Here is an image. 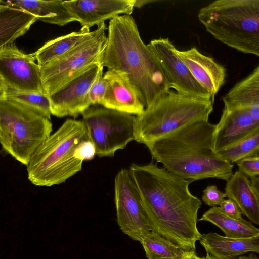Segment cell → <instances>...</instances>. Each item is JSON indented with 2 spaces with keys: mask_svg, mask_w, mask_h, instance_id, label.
<instances>
[{
  "mask_svg": "<svg viewBox=\"0 0 259 259\" xmlns=\"http://www.w3.org/2000/svg\"><path fill=\"white\" fill-rule=\"evenodd\" d=\"M82 115L89 140L100 157H113L134 140L135 115L98 107L89 108Z\"/></svg>",
  "mask_w": 259,
  "mask_h": 259,
  "instance_id": "9c48e42d",
  "label": "cell"
},
{
  "mask_svg": "<svg viewBox=\"0 0 259 259\" xmlns=\"http://www.w3.org/2000/svg\"><path fill=\"white\" fill-rule=\"evenodd\" d=\"M130 171L139 191L151 231L184 251L196 250L201 234L197 226L202 205L189 186L193 182L151 162L132 164Z\"/></svg>",
  "mask_w": 259,
  "mask_h": 259,
  "instance_id": "6da1fadb",
  "label": "cell"
},
{
  "mask_svg": "<svg viewBox=\"0 0 259 259\" xmlns=\"http://www.w3.org/2000/svg\"><path fill=\"white\" fill-rule=\"evenodd\" d=\"M82 120L68 119L36 150L26 166L28 180L37 186L51 187L64 183L82 169L83 162L74 152L89 140Z\"/></svg>",
  "mask_w": 259,
  "mask_h": 259,
  "instance_id": "277c9868",
  "label": "cell"
},
{
  "mask_svg": "<svg viewBox=\"0 0 259 259\" xmlns=\"http://www.w3.org/2000/svg\"><path fill=\"white\" fill-rule=\"evenodd\" d=\"M107 30L101 64L124 75L145 109L151 107L171 89L159 62L131 15L110 19Z\"/></svg>",
  "mask_w": 259,
  "mask_h": 259,
  "instance_id": "7a4b0ae2",
  "label": "cell"
},
{
  "mask_svg": "<svg viewBox=\"0 0 259 259\" xmlns=\"http://www.w3.org/2000/svg\"><path fill=\"white\" fill-rule=\"evenodd\" d=\"M148 259H179L184 251L158 234L150 231L140 242Z\"/></svg>",
  "mask_w": 259,
  "mask_h": 259,
  "instance_id": "d4e9b609",
  "label": "cell"
},
{
  "mask_svg": "<svg viewBox=\"0 0 259 259\" xmlns=\"http://www.w3.org/2000/svg\"><path fill=\"white\" fill-rule=\"evenodd\" d=\"M2 3L27 12L45 23L63 26L76 21L63 0H7Z\"/></svg>",
  "mask_w": 259,
  "mask_h": 259,
  "instance_id": "ffe728a7",
  "label": "cell"
},
{
  "mask_svg": "<svg viewBox=\"0 0 259 259\" xmlns=\"http://www.w3.org/2000/svg\"><path fill=\"white\" fill-rule=\"evenodd\" d=\"M194 259H217V258H215L214 257L212 256L209 253H206V255L205 257H198L197 255V254H196L194 257Z\"/></svg>",
  "mask_w": 259,
  "mask_h": 259,
  "instance_id": "d590c367",
  "label": "cell"
},
{
  "mask_svg": "<svg viewBox=\"0 0 259 259\" xmlns=\"http://www.w3.org/2000/svg\"><path fill=\"white\" fill-rule=\"evenodd\" d=\"M37 21L34 15L22 9L0 4V49L14 43Z\"/></svg>",
  "mask_w": 259,
  "mask_h": 259,
  "instance_id": "7402d4cb",
  "label": "cell"
},
{
  "mask_svg": "<svg viewBox=\"0 0 259 259\" xmlns=\"http://www.w3.org/2000/svg\"><path fill=\"white\" fill-rule=\"evenodd\" d=\"M103 76L107 83L101 104L103 107L133 115L144 111V105L124 75L108 70Z\"/></svg>",
  "mask_w": 259,
  "mask_h": 259,
  "instance_id": "e0dca14e",
  "label": "cell"
},
{
  "mask_svg": "<svg viewBox=\"0 0 259 259\" xmlns=\"http://www.w3.org/2000/svg\"><path fill=\"white\" fill-rule=\"evenodd\" d=\"M176 52L196 80L207 91L213 104L216 94L225 82V67L201 53L195 46L185 51L176 49Z\"/></svg>",
  "mask_w": 259,
  "mask_h": 259,
  "instance_id": "2e32d148",
  "label": "cell"
},
{
  "mask_svg": "<svg viewBox=\"0 0 259 259\" xmlns=\"http://www.w3.org/2000/svg\"><path fill=\"white\" fill-rule=\"evenodd\" d=\"M181 257H182V256L180 258H179V259H181Z\"/></svg>",
  "mask_w": 259,
  "mask_h": 259,
  "instance_id": "ab89813d",
  "label": "cell"
},
{
  "mask_svg": "<svg viewBox=\"0 0 259 259\" xmlns=\"http://www.w3.org/2000/svg\"><path fill=\"white\" fill-rule=\"evenodd\" d=\"M96 155L95 145L89 139L81 142L74 152L75 158L82 162L92 160Z\"/></svg>",
  "mask_w": 259,
  "mask_h": 259,
  "instance_id": "4dcf8cb0",
  "label": "cell"
},
{
  "mask_svg": "<svg viewBox=\"0 0 259 259\" xmlns=\"http://www.w3.org/2000/svg\"><path fill=\"white\" fill-rule=\"evenodd\" d=\"M225 197V193L219 190L216 185H210L203 191L201 198L205 204L213 207L219 206Z\"/></svg>",
  "mask_w": 259,
  "mask_h": 259,
  "instance_id": "f1b7e54d",
  "label": "cell"
},
{
  "mask_svg": "<svg viewBox=\"0 0 259 259\" xmlns=\"http://www.w3.org/2000/svg\"><path fill=\"white\" fill-rule=\"evenodd\" d=\"M103 68L101 67L89 90V97L91 105H101L106 92L107 83L103 76Z\"/></svg>",
  "mask_w": 259,
  "mask_h": 259,
  "instance_id": "83f0119b",
  "label": "cell"
},
{
  "mask_svg": "<svg viewBox=\"0 0 259 259\" xmlns=\"http://www.w3.org/2000/svg\"><path fill=\"white\" fill-rule=\"evenodd\" d=\"M117 222L121 230L140 242L150 231L141 197L129 169H122L114 179Z\"/></svg>",
  "mask_w": 259,
  "mask_h": 259,
  "instance_id": "30bf717a",
  "label": "cell"
},
{
  "mask_svg": "<svg viewBox=\"0 0 259 259\" xmlns=\"http://www.w3.org/2000/svg\"><path fill=\"white\" fill-rule=\"evenodd\" d=\"M90 28L81 27L77 31L49 40L33 53L35 61L42 66L64 55L91 34Z\"/></svg>",
  "mask_w": 259,
  "mask_h": 259,
  "instance_id": "603a6c76",
  "label": "cell"
},
{
  "mask_svg": "<svg viewBox=\"0 0 259 259\" xmlns=\"http://www.w3.org/2000/svg\"><path fill=\"white\" fill-rule=\"evenodd\" d=\"M0 89L6 90L7 87L2 79L0 78Z\"/></svg>",
  "mask_w": 259,
  "mask_h": 259,
  "instance_id": "74e56055",
  "label": "cell"
},
{
  "mask_svg": "<svg viewBox=\"0 0 259 259\" xmlns=\"http://www.w3.org/2000/svg\"><path fill=\"white\" fill-rule=\"evenodd\" d=\"M207 221L219 228L225 236L233 238H247L259 235V229L250 221L243 218L236 219L222 212L218 207H213L205 211L198 220Z\"/></svg>",
  "mask_w": 259,
  "mask_h": 259,
  "instance_id": "cb8c5ba5",
  "label": "cell"
},
{
  "mask_svg": "<svg viewBox=\"0 0 259 259\" xmlns=\"http://www.w3.org/2000/svg\"><path fill=\"white\" fill-rule=\"evenodd\" d=\"M52 132L50 119L10 99L0 100V144L22 164L27 165Z\"/></svg>",
  "mask_w": 259,
  "mask_h": 259,
  "instance_id": "52a82bcc",
  "label": "cell"
},
{
  "mask_svg": "<svg viewBox=\"0 0 259 259\" xmlns=\"http://www.w3.org/2000/svg\"><path fill=\"white\" fill-rule=\"evenodd\" d=\"M213 105L210 99L185 96L169 90L135 116L134 140L145 145L192 122L208 120Z\"/></svg>",
  "mask_w": 259,
  "mask_h": 259,
  "instance_id": "8992f818",
  "label": "cell"
},
{
  "mask_svg": "<svg viewBox=\"0 0 259 259\" xmlns=\"http://www.w3.org/2000/svg\"><path fill=\"white\" fill-rule=\"evenodd\" d=\"M100 63L91 65L49 96L51 114L57 117H77L91 105L89 92L102 67Z\"/></svg>",
  "mask_w": 259,
  "mask_h": 259,
  "instance_id": "4fadbf2b",
  "label": "cell"
},
{
  "mask_svg": "<svg viewBox=\"0 0 259 259\" xmlns=\"http://www.w3.org/2000/svg\"><path fill=\"white\" fill-rule=\"evenodd\" d=\"M2 4V0H0V4Z\"/></svg>",
  "mask_w": 259,
  "mask_h": 259,
  "instance_id": "f35d334b",
  "label": "cell"
},
{
  "mask_svg": "<svg viewBox=\"0 0 259 259\" xmlns=\"http://www.w3.org/2000/svg\"><path fill=\"white\" fill-rule=\"evenodd\" d=\"M155 2V1H150V0H135V2L134 4V7H136L138 8H141L144 5L148 4L150 3H153Z\"/></svg>",
  "mask_w": 259,
  "mask_h": 259,
  "instance_id": "d6a6232c",
  "label": "cell"
},
{
  "mask_svg": "<svg viewBox=\"0 0 259 259\" xmlns=\"http://www.w3.org/2000/svg\"><path fill=\"white\" fill-rule=\"evenodd\" d=\"M33 54H26L12 43L0 49V78L7 89L44 93L40 66Z\"/></svg>",
  "mask_w": 259,
  "mask_h": 259,
  "instance_id": "8fae6325",
  "label": "cell"
},
{
  "mask_svg": "<svg viewBox=\"0 0 259 259\" xmlns=\"http://www.w3.org/2000/svg\"><path fill=\"white\" fill-rule=\"evenodd\" d=\"M217 153L232 164L246 157L259 155V130Z\"/></svg>",
  "mask_w": 259,
  "mask_h": 259,
  "instance_id": "484cf974",
  "label": "cell"
},
{
  "mask_svg": "<svg viewBox=\"0 0 259 259\" xmlns=\"http://www.w3.org/2000/svg\"><path fill=\"white\" fill-rule=\"evenodd\" d=\"M238 259H259L258 256L255 252H251L248 255H241L238 257Z\"/></svg>",
  "mask_w": 259,
  "mask_h": 259,
  "instance_id": "e575fe53",
  "label": "cell"
},
{
  "mask_svg": "<svg viewBox=\"0 0 259 259\" xmlns=\"http://www.w3.org/2000/svg\"><path fill=\"white\" fill-rule=\"evenodd\" d=\"M218 207L222 212L228 217L236 219L242 218L241 210L236 202L232 199H224Z\"/></svg>",
  "mask_w": 259,
  "mask_h": 259,
  "instance_id": "1f68e13d",
  "label": "cell"
},
{
  "mask_svg": "<svg viewBox=\"0 0 259 259\" xmlns=\"http://www.w3.org/2000/svg\"><path fill=\"white\" fill-rule=\"evenodd\" d=\"M222 100L224 104L248 109L253 119L259 122V66L230 89Z\"/></svg>",
  "mask_w": 259,
  "mask_h": 259,
  "instance_id": "44dd1931",
  "label": "cell"
},
{
  "mask_svg": "<svg viewBox=\"0 0 259 259\" xmlns=\"http://www.w3.org/2000/svg\"><path fill=\"white\" fill-rule=\"evenodd\" d=\"M215 127L208 120L194 121L145 146L156 162L177 176L192 182L209 178L227 181L234 165L213 151Z\"/></svg>",
  "mask_w": 259,
  "mask_h": 259,
  "instance_id": "3957f363",
  "label": "cell"
},
{
  "mask_svg": "<svg viewBox=\"0 0 259 259\" xmlns=\"http://www.w3.org/2000/svg\"><path fill=\"white\" fill-rule=\"evenodd\" d=\"M6 98L16 102L51 120L49 95L44 93L25 92L6 90Z\"/></svg>",
  "mask_w": 259,
  "mask_h": 259,
  "instance_id": "4316f807",
  "label": "cell"
},
{
  "mask_svg": "<svg viewBox=\"0 0 259 259\" xmlns=\"http://www.w3.org/2000/svg\"><path fill=\"white\" fill-rule=\"evenodd\" d=\"M224 193L250 222L259 225V193L252 188L248 177L236 171L227 181Z\"/></svg>",
  "mask_w": 259,
  "mask_h": 259,
  "instance_id": "d6986e66",
  "label": "cell"
},
{
  "mask_svg": "<svg viewBox=\"0 0 259 259\" xmlns=\"http://www.w3.org/2000/svg\"><path fill=\"white\" fill-rule=\"evenodd\" d=\"M238 171L250 178L259 175V155L243 158L236 163Z\"/></svg>",
  "mask_w": 259,
  "mask_h": 259,
  "instance_id": "f546056e",
  "label": "cell"
},
{
  "mask_svg": "<svg viewBox=\"0 0 259 259\" xmlns=\"http://www.w3.org/2000/svg\"><path fill=\"white\" fill-rule=\"evenodd\" d=\"M258 130L259 122L253 119L248 109L224 104L213 133V150L221 151Z\"/></svg>",
  "mask_w": 259,
  "mask_h": 259,
  "instance_id": "9a60e30c",
  "label": "cell"
},
{
  "mask_svg": "<svg viewBox=\"0 0 259 259\" xmlns=\"http://www.w3.org/2000/svg\"><path fill=\"white\" fill-rule=\"evenodd\" d=\"M147 46L159 62L171 89L181 95L211 99L207 91L194 78L168 38L152 39Z\"/></svg>",
  "mask_w": 259,
  "mask_h": 259,
  "instance_id": "7c38bea8",
  "label": "cell"
},
{
  "mask_svg": "<svg viewBox=\"0 0 259 259\" xmlns=\"http://www.w3.org/2000/svg\"><path fill=\"white\" fill-rule=\"evenodd\" d=\"M135 0H70L64 4L81 27L98 26L121 15H131Z\"/></svg>",
  "mask_w": 259,
  "mask_h": 259,
  "instance_id": "5bb4252c",
  "label": "cell"
},
{
  "mask_svg": "<svg viewBox=\"0 0 259 259\" xmlns=\"http://www.w3.org/2000/svg\"><path fill=\"white\" fill-rule=\"evenodd\" d=\"M6 98V90L0 89V100Z\"/></svg>",
  "mask_w": 259,
  "mask_h": 259,
  "instance_id": "8d00e7d4",
  "label": "cell"
},
{
  "mask_svg": "<svg viewBox=\"0 0 259 259\" xmlns=\"http://www.w3.org/2000/svg\"><path fill=\"white\" fill-rule=\"evenodd\" d=\"M196 254L195 251H186L183 253L181 259H194Z\"/></svg>",
  "mask_w": 259,
  "mask_h": 259,
  "instance_id": "836d02e7",
  "label": "cell"
},
{
  "mask_svg": "<svg viewBox=\"0 0 259 259\" xmlns=\"http://www.w3.org/2000/svg\"><path fill=\"white\" fill-rule=\"evenodd\" d=\"M199 21L222 43L259 56V0H217L200 9Z\"/></svg>",
  "mask_w": 259,
  "mask_h": 259,
  "instance_id": "5b68a950",
  "label": "cell"
},
{
  "mask_svg": "<svg viewBox=\"0 0 259 259\" xmlns=\"http://www.w3.org/2000/svg\"><path fill=\"white\" fill-rule=\"evenodd\" d=\"M107 29L105 23L101 24L70 51L40 66L45 94L49 96L91 65L101 63L107 41Z\"/></svg>",
  "mask_w": 259,
  "mask_h": 259,
  "instance_id": "ba28073f",
  "label": "cell"
},
{
  "mask_svg": "<svg viewBox=\"0 0 259 259\" xmlns=\"http://www.w3.org/2000/svg\"><path fill=\"white\" fill-rule=\"evenodd\" d=\"M199 241L206 253L217 259H236L249 252L259 253V235L233 238L210 232L201 234Z\"/></svg>",
  "mask_w": 259,
  "mask_h": 259,
  "instance_id": "ac0fdd59",
  "label": "cell"
}]
</instances>
